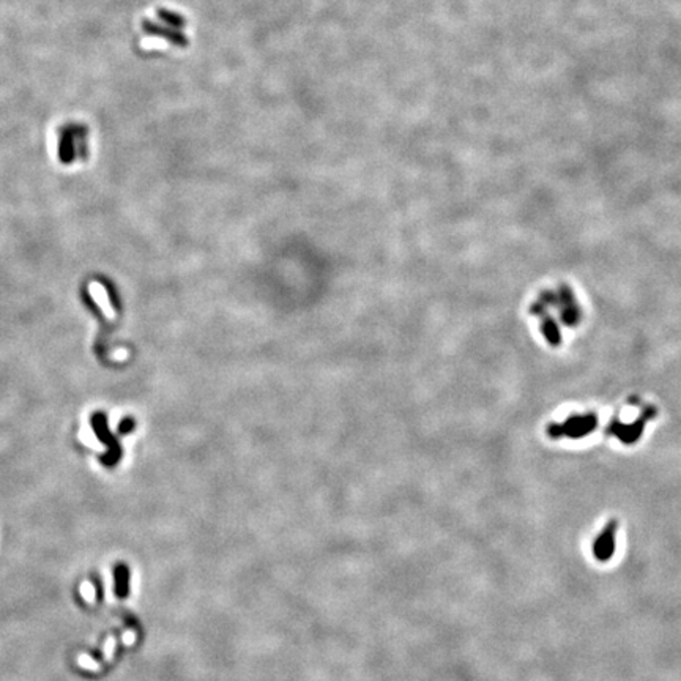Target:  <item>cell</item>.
I'll return each instance as SVG.
<instances>
[{
	"label": "cell",
	"mask_w": 681,
	"mask_h": 681,
	"mask_svg": "<svg viewBox=\"0 0 681 681\" xmlns=\"http://www.w3.org/2000/svg\"><path fill=\"white\" fill-rule=\"evenodd\" d=\"M89 158V128L84 123H65L59 130V159L70 166L76 159Z\"/></svg>",
	"instance_id": "cell-1"
},
{
	"label": "cell",
	"mask_w": 681,
	"mask_h": 681,
	"mask_svg": "<svg viewBox=\"0 0 681 681\" xmlns=\"http://www.w3.org/2000/svg\"><path fill=\"white\" fill-rule=\"evenodd\" d=\"M90 423H92V428H93L95 435H97V439H98L101 443H104V445L107 446V451L100 457L101 464H104V465L109 467V469L115 467V465L118 464V462H120L123 451H121V446H120L118 439L111 432V429H109L106 413H104V412H95V413H92V416H90Z\"/></svg>",
	"instance_id": "cell-2"
},
{
	"label": "cell",
	"mask_w": 681,
	"mask_h": 681,
	"mask_svg": "<svg viewBox=\"0 0 681 681\" xmlns=\"http://www.w3.org/2000/svg\"><path fill=\"white\" fill-rule=\"evenodd\" d=\"M142 29H144V32H145L147 35L159 36V38H162V39H166V41H169L171 45L182 46V48L188 46V39H186V36H185L180 30L172 29V27H169V25L158 24V22H152V21H148V19H144V21H142Z\"/></svg>",
	"instance_id": "cell-3"
},
{
	"label": "cell",
	"mask_w": 681,
	"mask_h": 681,
	"mask_svg": "<svg viewBox=\"0 0 681 681\" xmlns=\"http://www.w3.org/2000/svg\"><path fill=\"white\" fill-rule=\"evenodd\" d=\"M615 549V522H610L593 544V554L599 562H607Z\"/></svg>",
	"instance_id": "cell-4"
},
{
	"label": "cell",
	"mask_w": 681,
	"mask_h": 681,
	"mask_svg": "<svg viewBox=\"0 0 681 681\" xmlns=\"http://www.w3.org/2000/svg\"><path fill=\"white\" fill-rule=\"evenodd\" d=\"M114 591L118 599H126L130 596V568L125 563H117L114 566Z\"/></svg>",
	"instance_id": "cell-5"
},
{
	"label": "cell",
	"mask_w": 681,
	"mask_h": 681,
	"mask_svg": "<svg viewBox=\"0 0 681 681\" xmlns=\"http://www.w3.org/2000/svg\"><path fill=\"white\" fill-rule=\"evenodd\" d=\"M158 18L164 22L166 25L172 27V29H177V30L183 29L185 24H186V21H185V18L182 15H179V13H175V11H171V10H166V8L164 10H162V8L158 10Z\"/></svg>",
	"instance_id": "cell-6"
},
{
	"label": "cell",
	"mask_w": 681,
	"mask_h": 681,
	"mask_svg": "<svg viewBox=\"0 0 681 681\" xmlns=\"http://www.w3.org/2000/svg\"><path fill=\"white\" fill-rule=\"evenodd\" d=\"M134 428H136V421L131 416H125L118 424V434H121V435L131 434L134 431Z\"/></svg>",
	"instance_id": "cell-7"
},
{
	"label": "cell",
	"mask_w": 681,
	"mask_h": 681,
	"mask_svg": "<svg viewBox=\"0 0 681 681\" xmlns=\"http://www.w3.org/2000/svg\"><path fill=\"white\" fill-rule=\"evenodd\" d=\"M93 585H95V588H97V599H98V601H103V598H104L103 583H101V580L97 576H93Z\"/></svg>",
	"instance_id": "cell-8"
}]
</instances>
